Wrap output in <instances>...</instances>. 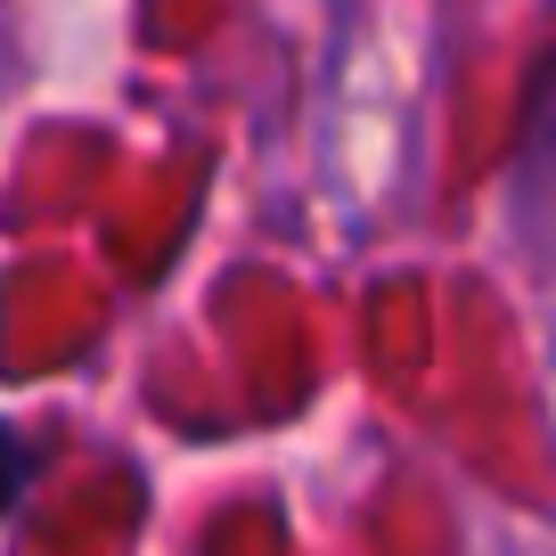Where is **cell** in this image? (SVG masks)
I'll return each mask as SVG.
<instances>
[{"mask_svg":"<svg viewBox=\"0 0 556 556\" xmlns=\"http://www.w3.org/2000/svg\"><path fill=\"white\" fill-rule=\"evenodd\" d=\"M516 180L532 197H556V50L540 58L532 90H523V131H516Z\"/></svg>","mask_w":556,"mask_h":556,"instance_id":"1","label":"cell"},{"mask_svg":"<svg viewBox=\"0 0 556 556\" xmlns=\"http://www.w3.org/2000/svg\"><path fill=\"white\" fill-rule=\"evenodd\" d=\"M25 483H34V442L17 426H0V516L25 500Z\"/></svg>","mask_w":556,"mask_h":556,"instance_id":"2","label":"cell"}]
</instances>
